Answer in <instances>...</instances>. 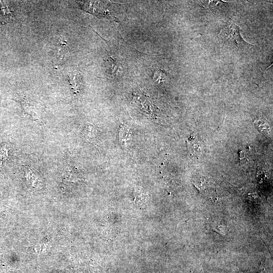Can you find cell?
Wrapping results in <instances>:
<instances>
[{
    "instance_id": "cell-1",
    "label": "cell",
    "mask_w": 273,
    "mask_h": 273,
    "mask_svg": "<svg viewBox=\"0 0 273 273\" xmlns=\"http://www.w3.org/2000/svg\"><path fill=\"white\" fill-rule=\"evenodd\" d=\"M219 40L231 47L241 48L249 44L241 37L239 27L233 22H228L218 36Z\"/></svg>"
},
{
    "instance_id": "cell-2",
    "label": "cell",
    "mask_w": 273,
    "mask_h": 273,
    "mask_svg": "<svg viewBox=\"0 0 273 273\" xmlns=\"http://www.w3.org/2000/svg\"><path fill=\"white\" fill-rule=\"evenodd\" d=\"M19 102L22 105V106L26 114L30 115L33 120L39 124H43L40 111L33 102L31 101L29 102L27 100H24L23 99L21 100Z\"/></svg>"
},
{
    "instance_id": "cell-3",
    "label": "cell",
    "mask_w": 273,
    "mask_h": 273,
    "mask_svg": "<svg viewBox=\"0 0 273 273\" xmlns=\"http://www.w3.org/2000/svg\"><path fill=\"white\" fill-rule=\"evenodd\" d=\"M69 81L72 89L75 93L79 92L81 78L78 72H75L69 75Z\"/></svg>"
},
{
    "instance_id": "cell-4",
    "label": "cell",
    "mask_w": 273,
    "mask_h": 273,
    "mask_svg": "<svg viewBox=\"0 0 273 273\" xmlns=\"http://www.w3.org/2000/svg\"><path fill=\"white\" fill-rule=\"evenodd\" d=\"M57 48V57L60 60H62L64 56V53L67 51V42L65 39L60 36L58 39L56 44Z\"/></svg>"
},
{
    "instance_id": "cell-5",
    "label": "cell",
    "mask_w": 273,
    "mask_h": 273,
    "mask_svg": "<svg viewBox=\"0 0 273 273\" xmlns=\"http://www.w3.org/2000/svg\"><path fill=\"white\" fill-rule=\"evenodd\" d=\"M107 65L109 66L108 69L111 70L112 74H117V72L119 71L120 66L117 63V61L112 58H108Z\"/></svg>"
}]
</instances>
